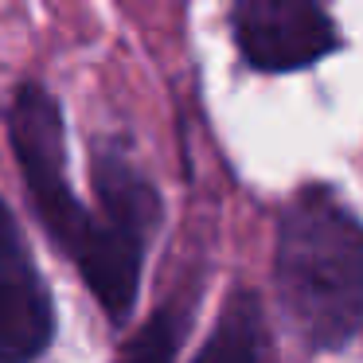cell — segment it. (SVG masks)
<instances>
[{
    "label": "cell",
    "mask_w": 363,
    "mask_h": 363,
    "mask_svg": "<svg viewBox=\"0 0 363 363\" xmlns=\"http://www.w3.org/2000/svg\"><path fill=\"white\" fill-rule=\"evenodd\" d=\"M274 285L308 347H344L363 324V223L324 188L297 191L281 215Z\"/></svg>",
    "instance_id": "cell-1"
},
{
    "label": "cell",
    "mask_w": 363,
    "mask_h": 363,
    "mask_svg": "<svg viewBox=\"0 0 363 363\" xmlns=\"http://www.w3.org/2000/svg\"><path fill=\"white\" fill-rule=\"evenodd\" d=\"M9 137H12V152L20 160V172H24L28 196H32L43 227L79 262V254L98 235V215H90L74 199L71 184H67L63 113H59L55 98L43 86H20L16 102L9 110Z\"/></svg>",
    "instance_id": "cell-2"
},
{
    "label": "cell",
    "mask_w": 363,
    "mask_h": 363,
    "mask_svg": "<svg viewBox=\"0 0 363 363\" xmlns=\"http://www.w3.org/2000/svg\"><path fill=\"white\" fill-rule=\"evenodd\" d=\"M235 40L246 63L269 74L313 67L336 48L320 0H235Z\"/></svg>",
    "instance_id": "cell-3"
},
{
    "label": "cell",
    "mask_w": 363,
    "mask_h": 363,
    "mask_svg": "<svg viewBox=\"0 0 363 363\" xmlns=\"http://www.w3.org/2000/svg\"><path fill=\"white\" fill-rule=\"evenodd\" d=\"M55 336L48 281L28 258L24 235L0 199V363H35Z\"/></svg>",
    "instance_id": "cell-4"
},
{
    "label": "cell",
    "mask_w": 363,
    "mask_h": 363,
    "mask_svg": "<svg viewBox=\"0 0 363 363\" xmlns=\"http://www.w3.org/2000/svg\"><path fill=\"white\" fill-rule=\"evenodd\" d=\"M94 188L102 199V219L118 227L121 235L149 242V235L160 223V196L125 157L102 152L94 157Z\"/></svg>",
    "instance_id": "cell-5"
},
{
    "label": "cell",
    "mask_w": 363,
    "mask_h": 363,
    "mask_svg": "<svg viewBox=\"0 0 363 363\" xmlns=\"http://www.w3.org/2000/svg\"><path fill=\"white\" fill-rule=\"evenodd\" d=\"M191 363H269V336L262 301L250 289H235L223 305L215 332Z\"/></svg>",
    "instance_id": "cell-6"
},
{
    "label": "cell",
    "mask_w": 363,
    "mask_h": 363,
    "mask_svg": "<svg viewBox=\"0 0 363 363\" xmlns=\"http://www.w3.org/2000/svg\"><path fill=\"white\" fill-rule=\"evenodd\" d=\"M184 328H188L184 308H160V313H152L149 324L129 340L125 363H172L176 352H180Z\"/></svg>",
    "instance_id": "cell-7"
}]
</instances>
